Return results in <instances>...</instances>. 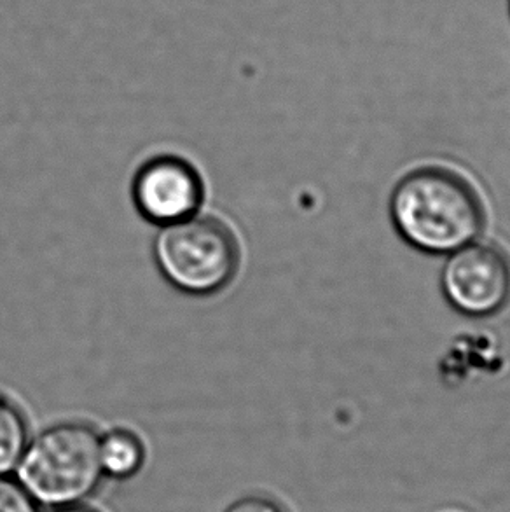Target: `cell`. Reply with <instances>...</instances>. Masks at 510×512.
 Masks as SVG:
<instances>
[{"label": "cell", "instance_id": "6da1fadb", "mask_svg": "<svg viewBox=\"0 0 510 512\" xmlns=\"http://www.w3.org/2000/svg\"><path fill=\"white\" fill-rule=\"evenodd\" d=\"M393 228L413 249L453 254L476 242L486 226V208L462 173L430 165L407 173L390 198Z\"/></svg>", "mask_w": 510, "mask_h": 512}, {"label": "cell", "instance_id": "277c9868", "mask_svg": "<svg viewBox=\"0 0 510 512\" xmlns=\"http://www.w3.org/2000/svg\"><path fill=\"white\" fill-rule=\"evenodd\" d=\"M441 287L456 312L474 319L493 317L510 303L509 254L493 243H469L449 256Z\"/></svg>", "mask_w": 510, "mask_h": 512}, {"label": "cell", "instance_id": "8fae6325", "mask_svg": "<svg viewBox=\"0 0 510 512\" xmlns=\"http://www.w3.org/2000/svg\"><path fill=\"white\" fill-rule=\"evenodd\" d=\"M509 14H510V0H509Z\"/></svg>", "mask_w": 510, "mask_h": 512}, {"label": "cell", "instance_id": "30bf717a", "mask_svg": "<svg viewBox=\"0 0 510 512\" xmlns=\"http://www.w3.org/2000/svg\"><path fill=\"white\" fill-rule=\"evenodd\" d=\"M51 512H97L90 509V507L77 506V504H70V506L55 507Z\"/></svg>", "mask_w": 510, "mask_h": 512}, {"label": "cell", "instance_id": "ba28073f", "mask_svg": "<svg viewBox=\"0 0 510 512\" xmlns=\"http://www.w3.org/2000/svg\"><path fill=\"white\" fill-rule=\"evenodd\" d=\"M0 512H39L27 490L13 479L0 476Z\"/></svg>", "mask_w": 510, "mask_h": 512}, {"label": "cell", "instance_id": "3957f363", "mask_svg": "<svg viewBox=\"0 0 510 512\" xmlns=\"http://www.w3.org/2000/svg\"><path fill=\"white\" fill-rule=\"evenodd\" d=\"M154 257L166 280L187 294H214L233 280L238 245L224 222L191 215L161 226Z\"/></svg>", "mask_w": 510, "mask_h": 512}, {"label": "cell", "instance_id": "8992f818", "mask_svg": "<svg viewBox=\"0 0 510 512\" xmlns=\"http://www.w3.org/2000/svg\"><path fill=\"white\" fill-rule=\"evenodd\" d=\"M102 471L114 479H130L145 460L144 444L133 432L116 429L100 437Z\"/></svg>", "mask_w": 510, "mask_h": 512}, {"label": "cell", "instance_id": "7a4b0ae2", "mask_svg": "<svg viewBox=\"0 0 510 512\" xmlns=\"http://www.w3.org/2000/svg\"><path fill=\"white\" fill-rule=\"evenodd\" d=\"M104 476L100 436L84 423H60L27 444L18 483L46 506L77 504L97 490Z\"/></svg>", "mask_w": 510, "mask_h": 512}, {"label": "cell", "instance_id": "52a82bcc", "mask_svg": "<svg viewBox=\"0 0 510 512\" xmlns=\"http://www.w3.org/2000/svg\"><path fill=\"white\" fill-rule=\"evenodd\" d=\"M27 425L13 402L0 395V476H6L20 464L27 448Z\"/></svg>", "mask_w": 510, "mask_h": 512}, {"label": "cell", "instance_id": "5b68a950", "mask_svg": "<svg viewBox=\"0 0 510 512\" xmlns=\"http://www.w3.org/2000/svg\"><path fill=\"white\" fill-rule=\"evenodd\" d=\"M133 200L145 219L166 226L198 212L203 201L200 175L187 161L161 156L147 161L133 182Z\"/></svg>", "mask_w": 510, "mask_h": 512}, {"label": "cell", "instance_id": "9c48e42d", "mask_svg": "<svg viewBox=\"0 0 510 512\" xmlns=\"http://www.w3.org/2000/svg\"><path fill=\"white\" fill-rule=\"evenodd\" d=\"M224 512H287L276 500L262 495H247L236 500Z\"/></svg>", "mask_w": 510, "mask_h": 512}]
</instances>
